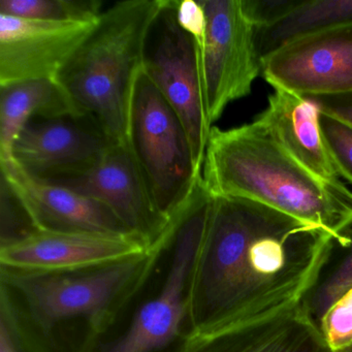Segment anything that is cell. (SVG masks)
Returning a JSON list of instances; mask_svg holds the SVG:
<instances>
[{"label": "cell", "mask_w": 352, "mask_h": 352, "mask_svg": "<svg viewBox=\"0 0 352 352\" xmlns=\"http://www.w3.org/2000/svg\"><path fill=\"white\" fill-rule=\"evenodd\" d=\"M331 236L248 199L214 197L186 290L189 327L244 324L302 305Z\"/></svg>", "instance_id": "obj_1"}, {"label": "cell", "mask_w": 352, "mask_h": 352, "mask_svg": "<svg viewBox=\"0 0 352 352\" xmlns=\"http://www.w3.org/2000/svg\"><path fill=\"white\" fill-rule=\"evenodd\" d=\"M201 180L212 197L261 204L331 238L352 219L351 191L340 181L311 174L256 121L230 129L212 127Z\"/></svg>", "instance_id": "obj_2"}, {"label": "cell", "mask_w": 352, "mask_h": 352, "mask_svg": "<svg viewBox=\"0 0 352 352\" xmlns=\"http://www.w3.org/2000/svg\"><path fill=\"white\" fill-rule=\"evenodd\" d=\"M166 0H126L104 10L55 81L74 110L116 143L127 142L129 111L146 38Z\"/></svg>", "instance_id": "obj_3"}, {"label": "cell", "mask_w": 352, "mask_h": 352, "mask_svg": "<svg viewBox=\"0 0 352 352\" xmlns=\"http://www.w3.org/2000/svg\"><path fill=\"white\" fill-rule=\"evenodd\" d=\"M175 222L145 254L91 271L72 274H30L1 269L3 286L23 298L41 333L50 336L58 323L84 318L90 333L100 336L141 289L164 251L172 245Z\"/></svg>", "instance_id": "obj_4"}, {"label": "cell", "mask_w": 352, "mask_h": 352, "mask_svg": "<svg viewBox=\"0 0 352 352\" xmlns=\"http://www.w3.org/2000/svg\"><path fill=\"white\" fill-rule=\"evenodd\" d=\"M127 142L158 211L172 218L201 177L177 113L142 67L129 111Z\"/></svg>", "instance_id": "obj_5"}, {"label": "cell", "mask_w": 352, "mask_h": 352, "mask_svg": "<svg viewBox=\"0 0 352 352\" xmlns=\"http://www.w3.org/2000/svg\"><path fill=\"white\" fill-rule=\"evenodd\" d=\"M213 201L199 179L188 201L175 215L172 261L162 290L137 311L126 331L102 352H154L181 337L187 319L189 275Z\"/></svg>", "instance_id": "obj_6"}, {"label": "cell", "mask_w": 352, "mask_h": 352, "mask_svg": "<svg viewBox=\"0 0 352 352\" xmlns=\"http://www.w3.org/2000/svg\"><path fill=\"white\" fill-rule=\"evenodd\" d=\"M178 0H166L151 24L143 69L177 113L190 142L197 170L203 168L212 125L208 119L199 43L177 18Z\"/></svg>", "instance_id": "obj_7"}, {"label": "cell", "mask_w": 352, "mask_h": 352, "mask_svg": "<svg viewBox=\"0 0 352 352\" xmlns=\"http://www.w3.org/2000/svg\"><path fill=\"white\" fill-rule=\"evenodd\" d=\"M206 16L201 48L204 96L213 126L226 107L248 96L261 73L255 30L242 0H199Z\"/></svg>", "instance_id": "obj_8"}, {"label": "cell", "mask_w": 352, "mask_h": 352, "mask_svg": "<svg viewBox=\"0 0 352 352\" xmlns=\"http://www.w3.org/2000/svg\"><path fill=\"white\" fill-rule=\"evenodd\" d=\"M153 244L133 232L32 230L1 241L0 263L20 273H80L145 254Z\"/></svg>", "instance_id": "obj_9"}, {"label": "cell", "mask_w": 352, "mask_h": 352, "mask_svg": "<svg viewBox=\"0 0 352 352\" xmlns=\"http://www.w3.org/2000/svg\"><path fill=\"white\" fill-rule=\"evenodd\" d=\"M116 142L79 114L34 117L13 148V162L28 176L54 183L89 172Z\"/></svg>", "instance_id": "obj_10"}, {"label": "cell", "mask_w": 352, "mask_h": 352, "mask_svg": "<svg viewBox=\"0 0 352 352\" xmlns=\"http://www.w3.org/2000/svg\"><path fill=\"white\" fill-rule=\"evenodd\" d=\"M261 74L302 96L352 91V24L287 43L261 60Z\"/></svg>", "instance_id": "obj_11"}, {"label": "cell", "mask_w": 352, "mask_h": 352, "mask_svg": "<svg viewBox=\"0 0 352 352\" xmlns=\"http://www.w3.org/2000/svg\"><path fill=\"white\" fill-rule=\"evenodd\" d=\"M98 21H41L0 15V86L56 80Z\"/></svg>", "instance_id": "obj_12"}, {"label": "cell", "mask_w": 352, "mask_h": 352, "mask_svg": "<svg viewBox=\"0 0 352 352\" xmlns=\"http://www.w3.org/2000/svg\"><path fill=\"white\" fill-rule=\"evenodd\" d=\"M53 184L104 204L129 232L150 243L160 238L172 221L156 208L129 142L114 144L89 172Z\"/></svg>", "instance_id": "obj_13"}, {"label": "cell", "mask_w": 352, "mask_h": 352, "mask_svg": "<svg viewBox=\"0 0 352 352\" xmlns=\"http://www.w3.org/2000/svg\"><path fill=\"white\" fill-rule=\"evenodd\" d=\"M173 352H333L302 305L244 324L201 323L188 327Z\"/></svg>", "instance_id": "obj_14"}, {"label": "cell", "mask_w": 352, "mask_h": 352, "mask_svg": "<svg viewBox=\"0 0 352 352\" xmlns=\"http://www.w3.org/2000/svg\"><path fill=\"white\" fill-rule=\"evenodd\" d=\"M9 185L34 230L131 232L104 204L67 187L28 176L15 162H0ZM135 234V232H133Z\"/></svg>", "instance_id": "obj_15"}, {"label": "cell", "mask_w": 352, "mask_h": 352, "mask_svg": "<svg viewBox=\"0 0 352 352\" xmlns=\"http://www.w3.org/2000/svg\"><path fill=\"white\" fill-rule=\"evenodd\" d=\"M254 121L311 174L327 182L339 181L321 133L320 112L314 102L275 89L267 109Z\"/></svg>", "instance_id": "obj_16"}, {"label": "cell", "mask_w": 352, "mask_h": 352, "mask_svg": "<svg viewBox=\"0 0 352 352\" xmlns=\"http://www.w3.org/2000/svg\"><path fill=\"white\" fill-rule=\"evenodd\" d=\"M78 113L55 80H28L0 86V162L13 160L14 145L34 117Z\"/></svg>", "instance_id": "obj_17"}, {"label": "cell", "mask_w": 352, "mask_h": 352, "mask_svg": "<svg viewBox=\"0 0 352 352\" xmlns=\"http://www.w3.org/2000/svg\"><path fill=\"white\" fill-rule=\"evenodd\" d=\"M352 24V0H302L277 23L255 30L261 60L287 43Z\"/></svg>", "instance_id": "obj_18"}, {"label": "cell", "mask_w": 352, "mask_h": 352, "mask_svg": "<svg viewBox=\"0 0 352 352\" xmlns=\"http://www.w3.org/2000/svg\"><path fill=\"white\" fill-rule=\"evenodd\" d=\"M351 290L352 219L331 238L327 261L302 306L320 327L327 313Z\"/></svg>", "instance_id": "obj_19"}, {"label": "cell", "mask_w": 352, "mask_h": 352, "mask_svg": "<svg viewBox=\"0 0 352 352\" xmlns=\"http://www.w3.org/2000/svg\"><path fill=\"white\" fill-rule=\"evenodd\" d=\"M100 0H0V15L41 21L96 22Z\"/></svg>", "instance_id": "obj_20"}, {"label": "cell", "mask_w": 352, "mask_h": 352, "mask_svg": "<svg viewBox=\"0 0 352 352\" xmlns=\"http://www.w3.org/2000/svg\"><path fill=\"white\" fill-rule=\"evenodd\" d=\"M320 127L338 176L352 184V127L321 113Z\"/></svg>", "instance_id": "obj_21"}, {"label": "cell", "mask_w": 352, "mask_h": 352, "mask_svg": "<svg viewBox=\"0 0 352 352\" xmlns=\"http://www.w3.org/2000/svg\"><path fill=\"white\" fill-rule=\"evenodd\" d=\"M302 0H242L243 10L256 30L269 28L283 19Z\"/></svg>", "instance_id": "obj_22"}, {"label": "cell", "mask_w": 352, "mask_h": 352, "mask_svg": "<svg viewBox=\"0 0 352 352\" xmlns=\"http://www.w3.org/2000/svg\"><path fill=\"white\" fill-rule=\"evenodd\" d=\"M314 102L321 114L352 127V91L320 96H305Z\"/></svg>", "instance_id": "obj_23"}, {"label": "cell", "mask_w": 352, "mask_h": 352, "mask_svg": "<svg viewBox=\"0 0 352 352\" xmlns=\"http://www.w3.org/2000/svg\"><path fill=\"white\" fill-rule=\"evenodd\" d=\"M1 322H0V352H20L16 341L15 333L12 327L11 313L9 304L7 308L3 304L1 307Z\"/></svg>", "instance_id": "obj_24"}, {"label": "cell", "mask_w": 352, "mask_h": 352, "mask_svg": "<svg viewBox=\"0 0 352 352\" xmlns=\"http://www.w3.org/2000/svg\"><path fill=\"white\" fill-rule=\"evenodd\" d=\"M333 352H352V340L348 342L347 344H345V345L333 349Z\"/></svg>", "instance_id": "obj_25"}]
</instances>
